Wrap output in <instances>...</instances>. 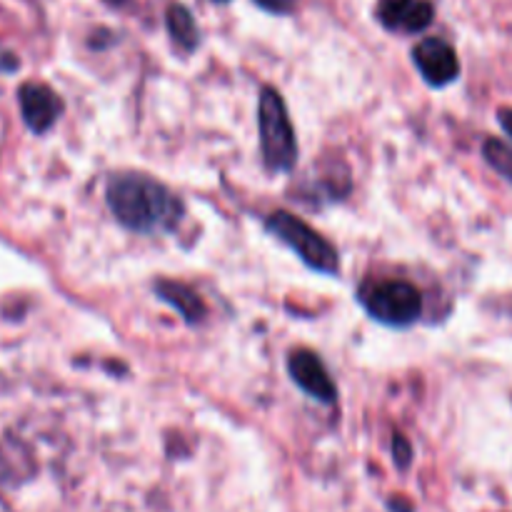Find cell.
Listing matches in <instances>:
<instances>
[{
  "mask_svg": "<svg viewBox=\"0 0 512 512\" xmlns=\"http://www.w3.org/2000/svg\"><path fill=\"white\" fill-rule=\"evenodd\" d=\"M110 213L123 228L140 235L170 233L183 220V200L145 173H118L105 188Z\"/></svg>",
  "mask_w": 512,
  "mask_h": 512,
  "instance_id": "obj_1",
  "label": "cell"
},
{
  "mask_svg": "<svg viewBox=\"0 0 512 512\" xmlns=\"http://www.w3.org/2000/svg\"><path fill=\"white\" fill-rule=\"evenodd\" d=\"M260 125V150L263 160L273 173H288L298 160V140H295L293 123L288 108L275 88H263L258 103Z\"/></svg>",
  "mask_w": 512,
  "mask_h": 512,
  "instance_id": "obj_2",
  "label": "cell"
},
{
  "mask_svg": "<svg viewBox=\"0 0 512 512\" xmlns=\"http://www.w3.org/2000/svg\"><path fill=\"white\" fill-rule=\"evenodd\" d=\"M358 298L375 320L393 328L413 325L423 313V293L408 280H365Z\"/></svg>",
  "mask_w": 512,
  "mask_h": 512,
  "instance_id": "obj_3",
  "label": "cell"
},
{
  "mask_svg": "<svg viewBox=\"0 0 512 512\" xmlns=\"http://www.w3.org/2000/svg\"><path fill=\"white\" fill-rule=\"evenodd\" d=\"M265 225H268L275 238L283 240L288 248H293L308 268L325 275H335L340 270L338 250L318 230H313L305 220H300L298 215L288 213V210H275V213L268 215Z\"/></svg>",
  "mask_w": 512,
  "mask_h": 512,
  "instance_id": "obj_4",
  "label": "cell"
},
{
  "mask_svg": "<svg viewBox=\"0 0 512 512\" xmlns=\"http://www.w3.org/2000/svg\"><path fill=\"white\" fill-rule=\"evenodd\" d=\"M413 60L425 83L433 88H445V85L455 83L460 75V60L453 45L440 38L420 40L413 50Z\"/></svg>",
  "mask_w": 512,
  "mask_h": 512,
  "instance_id": "obj_5",
  "label": "cell"
},
{
  "mask_svg": "<svg viewBox=\"0 0 512 512\" xmlns=\"http://www.w3.org/2000/svg\"><path fill=\"white\" fill-rule=\"evenodd\" d=\"M288 370L290 378L295 380V385H298L303 393H308L310 398L320 400V403H335L338 390H335V383L330 380L323 360H320L313 350H293L288 358Z\"/></svg>",
  "mask_w": 512,
  "mask_h": 512,
  "instance_id": "obj_6",
  "label": "cell"
},
{
  "mask_svg": "<svg viewBox=\"0 0 512 512\" xmlns=\"http://www.w3.org/2000/svg\"><path fill=\"white\" fill-rule=\"evenodd\" d=\"M20 113H23L25 125L33 133H45L55 125L58 115L63 113V100L53 88L43 83H25L18 90Z\"/></svg>",
  "mask_w": 512,
  "mask_h": 512,
  "instance_id": "obj_7",
  "label": "cell"
},
{
  "mask_svg": "<svg viewBox=\"0 0 512 512\" xmlns=\"http://www.w3.org/2000/svg\"><path fill=\"white\" fill-rule=\"evenodd\" d=\"M435 18L428 0H380L378 20L395 33H423Z\"/></svg>",
  "mask_w": 512,
  "mask_h": 512,
  "instance_id": "obj_8",
  "label": "cell"
},
{
  "mask_svg": "<svg viewBox=\"0 0 512 512\" xmlns=\"http://www.w3.org/2000/svg\"><path fill=\"white\" fill-rule=\"evenodd\" d=\"M155 293L165 300L168 305H173L180 315L185 318V323H200L205 318V303L200 300V295L195 290H190L188 285L175 283V280H158L155 283Z\"/></svg>",
  "mask_w": 512,
  "mask_h": 512,
  "instance_id": "obj_9",
  "label": "cell"
},
{
  "mask_svg": "<svg viewBox=\"0 0 512 512\" xmlns=\"http://www.w3.org/2000/svg\"><path fill=\"white\" fill-rule=\"evenodd\" d=\"M165 23H168V33L173 38V43L178 45L180 50L190 53L200 45V30L195 18L190 15V10L185 5L175 3L168 8V15H165Z\"/></svg>",
  "mask_w": 512,
  "mask_h": 512,
  "instance_id": "obj_10",
  "label": "cell"
},
{
  "mask_svg": "<svg viewBox=\"0 0 512 512\" xmlns=\"http://www.w3.org/2000/svg\"><path fill=\"white\" fill-rule=\"evenodd\" d=\"M483 155L495 173L503 175L508 183H512V148L510 145H505L503 140H498V138H488L483 145Z\"/></svg>",
  "mask_w": 512,
  "mask_h": 512,
  "instance_id": "obj_11",
  "label": "cell"
},
{
  "mask_svg": "<svg viewBox=\"0 0 512 512\" xmlns=\"http://www.w3.org/2000/svg\"><path fill=\"white\" fill-rule=\"evenodd\" d=\"M393 458L400 468H408L410 460H413V448H410V443L403 435H395L393 438Z\"/></svg>",
  "mask_w": 512,
  "mask_h": 512,
  "instance_id": "obj_12",
  "label": "cell"
},
{
  "mask_svg": "<svg viewBox=\"0 0 512 512\" xmlns=\"http://www.w3.org/2000/svg\"><path fill=\"white\" fill-rule=\"evenodd\" d=\"M255 3H258L263 10H268V13L285 15V13H290V10H293L295 0H255Z\"/></svg>",
  "mask_w": 512,
  "mask_h": 512,
  "instance_id": "obj_13",
  "label": "cell"
},
{
  "mask_svg": "<svg viewBox=\"0 0 512 512\" xmlns=\"http://www.w3.org/2000/svg\"><path fill=\"white\" fill-rule=\"evenodd\" d=\"M18 65V58L5 45H0V73H13V70H18Z\"/></svg>",
  "mask_w": 512,
  "mask_h": 512,
  "instance_id": "obj_14",
  "label": "cell"
},
{
  "mask_svg": "<svg viewBox=\"0 0 512 512\" xmlns=\"http://www.w3.org/2000/svg\"><path fill=\"white\" fill-rule=\"evenodd\" d=\"M498 123L503 125L505 133L512 138V108H500L498 110Z\"/></svg>",
  "mask_w": 512,
  "mask_h": 512,
  "instance_id": "obj_15",
  "label": "cell"
},
{
  "mask_svg": "<svg viewBox=\"0 0 512 512\" xmlns=\"http://www.w3.org/2000/svg\"><path fill=\"white\" fill-rule=\"evenodd\" d=\"M218 3H228V0H218Z\"/></svg>",
  "mask_w": 512,
  "mask_h": 512,
  "instance_id": "obj_16",
  "label": "cell"
}]
</instances>
